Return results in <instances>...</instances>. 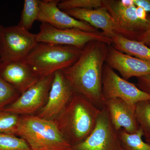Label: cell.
I'll return each mask as SVG.
<instances>
[{
    "label": "cell",
    "mask_w": 150,
    "mask_h": 150,
    "mask_svg": "<svg viewBox=\"0 0 150 150\" xmlns=\"http://www.w3.org/2000/svg\"><path fill=\"white\" fill-rule=\"evenodd\" d=\"M109 46L102 41L89 42L74 64L62 71L74 91L100 109L103 107V71Z\"/></svg>",
    "instance_id": "cell-1"
},
{
    "label": "cell",
    "mask_w": 150,
    "mask_h": 150,
    "mask_svg": "<svg viewBox=\"0 0 150 150\" xmlns=\"http://www.w3.org/2000/svg\"><path fill=\"white\" fill-rule=\"evenodd\" d=\"M101 109L74 92L62 112L64 137L72 146L81 143L93 131Z\"/></svg>",
    "instance_id": "cell-2"
},
{
    "label": "cell",
    "mask_w": 150,
    "mask_h": 150,
    "mask_svg": "<svg viewBox=\"0 0 150 150\" xmlns=\"http://www.w3.org/2000/svg\"><path fill=\"white\" fill-rule=\"evenodd\" d=\"M82 50L72 46L38 43L24 62L40 79L71 66Z\"/></svg>",
    "instance_id": "cell-3"
},
{
    "label": "cell",
    "mask_w": 150,
    "mask_h": 150,
    "mask_svg": "<svg viewBox=\"0 0 150 150\" xmlns=\"http://www.w3.org/2000/svg\"><path fill=\"white\" fill-rule=\"evenodd\" d=\"M16 134L32 150H72V146L53 121L38 116L20 118Z\"/></svg>",
    "instance_id": "cell-4"
},
{
    "label": "cell",
    "mask_w": 150,
    "mask_h": 150,
    "mask_svg": "<svg viewBox=\"0 0 150 150\" xmlns=\"http://www.w3.org/2000/svg\"><path fill=\"white\" fill-rule=\"evenodd\" d=\"M38 43L37 35L18 25L1 27L0 62H24Z\"/></svg>",
    "instance_id": "cell-5"
},
{
    "label": "cell",
    "mask_w": 150,
    "mask_h": 150,
    "mask_svg": "<svg viewBox=\"0 0 150 150\" xmlns=\"http://www.w3.org/2000/svg\"><path fill=\"white\" fill-rule=\"evenodd\" d=\"M36 35L38 43L72 46L82 49L95 40L109 45L112 44V40L100 31L91 32L77 28L58 29L46 23H41L40 31Z\"/></svg>",
    "instance_id": "cell-6"
},
{
    "label": "cell",
    "mask_w": 150,
    "mask_h": 150,
    "mask_svg": "<svg viewBox=\"0 0 150 150\" xmlns=\"http://www.w3.org/2000/svg\"><path fill=\"white\" fill-rule=\"evenodd\" d=\"M103 5L113 19L115 35L139 41L147 29L148 21L137 17L136 6L125 7L120 0H103Z\"/></svg>",
    "instance_id": "cell-7"
},
{
    "label": "cell",
    "mask_w": 150,
    "mask_h": 150,
    "mask_svg": "<svg viewBox=\"0 0 150 150\" xmlns=\"http://www.w3.org/2000/svg\"><path fill=\"white\" fill-rule=\"evenodd\" d=\"M102 97L103 101L120 98L135 106L140 101L149 100L150 94L118 76L105 63L103 71Z\"/></svg>",
    "instance_id": "cell-8"
},
{
    "label": "cell",
    "mask_w": 150,
    "mask_h": 150,
    "mask_svg": "<svg viewBox=\"0 0 150 150\" xmlns=\"http://www.w3.org/2000/svg\"><path fill=\"white\" fill-rule=\"evenodd\" d=\"M72 150H123L118 131L112 125L106 108H101L91 134L83 142L72 146Z\"/></svg>",
    "instance_id": "cell-9"
},
{
    "label": "cell",
    "mask_w": 150,
    "mask_h": 150,
    "mask_svg": "<svg viewBox=\"0 0 150 150\" xmlns=\"http://www.w3.org/2000/svg\"><path fill=\"white\" fill-rule=\"evenodd\" d=\"M53 76L54 74L40 78L3 110L17 115L29 114L36 111L48 98Z\"/></svg>",
    "instance_id": "cell-10"
},
{
    "label": "cell",
    "mask_w": 150,
    "mask_h": 150,
    "mask_svg": "<svg viewBox=\"0 0 150 150\" xmlns=\"http://www.w3.org/2000/svg\"><path fill=\"white\" fill-rule=\"evenodd\" d=\"M74 92L62 71L54 73L47 103L38 116L49 120L62 113Z\"/></svg>",
    "instance_id": "cell-11"
},
{
    "label": "cell",
    "mask_w": 150,
    "mask_h": 150,
    "mask_svg": "<svg viewBox=\"0 0 150 150\" xmlns=\"http://www.w3.org/2000/svg\"><path fill=\"white\" fill-rule=\"evenodd\" d=\"M59 0L40 1L38 21L58 29L77 28L88 32L99 31L85 22L78 20L58 7Z\"/></svg>",
    "instance_id": "cell-12"
},
{
    "label": "cell",
    "mask_w": 150,
    "mask_h": 150,
    "mask_svg": "<svg viewBox=\"0 0 150 150\" xmlns=\"http://www.w3.org/2000/svg\"><path fill=\"white\" fill-rule=\"evenodd\" d=\"M105 64L126 80L150 75V63L118 51L109 46Z\"/></svg>",
    "instance_id": "cell-13"
},
{
    "label": "cell",
    "mask_w": 150,
    "mask_h": 150,
    "mask_svg": "<svg viewBox=\"0 0 150 150\" xmlns=\"http://www.w3.org/2000/svg\"><path fill=\"white\" fill-rule=\"evenodd\" d=\"M111 123L117 131L123 129L133 134L140 129L136 116L135 106H132L120 98H113L103 101Z\"/></svg>",
    "instance_id": "cell-14"
},
{
    "label": "cell",
    "mask_w": 150,
    "mask_h": 150,
    "mask_svg": "<svg viewBox=\"0 0 150 150\" xmlns=\"http://www.w3.org/2000/svg\"><path fill=\"white\" fill-rule=\"evenodd\" d=\"M0 76L21 94L39 79L29 66L21 61L1 62Z\"/></svg>",
    "instance_id": "cell-15"
},
{
    "label": "cell",
    "mask_w": 150,
    "mask_h": 150,
    "mask_svg": "<svg viewBox=\"0 0 150 150\" xmlns=\"http://www.w3.org/2000/svg\"><path fill=\"white\" fill-rule=\"evenodd\" d=\"M65 12L74 18L85 22L101 32L112 40L115 35L114 23L107 9L103 6L95 9H74Z\"/></svg>",
    "instance_id": "cell-16"
},
{
    "label": "cell",
    "mask_w": 150,
    "mask_h": 150,
    "mask_svg": "<svg viewBox=\"0 0 150 150\" xmlns=\"http://www.w3.org/2000/svg\"><path fill=\"white\" fill-rule=\"evenodd\" d=\"M112 40V46L118 51L150 63V48L142 42L118 35H115Z\"/></svg>",
    "instance_id": "cell-17"
},
{
    "label": "cell",
    "mask_w": 150,
    "mask_h": 150,
    "mask_svg": "<svg viewBox=\"0 0 150 150\" xmlns=\"http://www.w3.org/2000/svg\"><path fill=\"white\" fill-rule=\"evenodd\" d=\"M121 145L123 150H150V144L144 142V136L141 128L133 134L127 133L124 129L118 131Z\"/></svg>",
    "instance_id": "cell-18"
},
{
    "label": "cell",
    "mask_w": 150,
    "mask_h": 150,
    "mask_svg": "<svg viewBox=\"0 0 150 150\" xmlns=\"http://www.w3.org/2000/svg\"><path fill=\"white\" fill-rule=\"evenodd\" d=\"M40 3V0H25L18 26L28 30L32 28L38 18Z\"/></svg>",
    "instance_id": "cell-19"
},
{
    "label": "cell",
    "mask_w": 150,
    "mask_h": 150,
    "mask_svg": "<svg viewBox=\"0 0 150 150\" xmlns=\"http://www.w3.org/2000/svg\"><path fill=\"white\" fill-rule=\"evenodd\" d=\"M135 116L144 136L150 138V100L137 103L135 105Z\"/></svg>",
    "instance_id": "cell-20"
},
{
    "label": "cell",
    "mask_w": 150,
    "mask_h": 150,
    "mask_svg": "<svg viewBox=\"0 0 150 150\" xmlns=\"http://www.w3.org/2000/svg\"><path fill=\"white\" fill-rule=\"evenodd\" d=\"M103 6V0H64L58 4L61 10L67 11L74 9H95Z\"/></svg>",
    "instance_id": "cell-21"
},
{
    "label": "cell",
    "mask_w": 150,
    "mask_h": 150,
    "mask_svg": "<svg viewBox=\"0 0 150 150\" xmlns=\"http://www.w3.org/2000/svg\"><path fill=\"white\" fill-rule=\"evenodd\" d=\"M0 150H32L26 141L13 134H0Z\"/></svg>",
    "instance_id": "cell-22"
},
{
    "label": "cell",
    "mask_w": 150,
    "mask_h": 150,
    "mask_svg": "<svg viewBox=\"0 0 150 150\" xmlns=\"http://www.w3.org/2000/svg\"><path fill=\"white\" fill-rule=\"evenodd\" d=\"M20 119L17 114L0 111V134H16Z\"/></svg>",
    "instance_id": "cell-23"
},
{
    "label": "cell",
    "mask_w": 150,
    "mask_h": 150,
    "mask_svg": "<svg viewBox=\"0 0 150 150\" xmlns=\"http://www.w3.org/2000/svg\"><path fill=\"white\" fill-rule=\"evenodd\" d=\"M18 97V91L0 76V111Z\"/></svg>",
    "instance_id": "cell-24"
},
{
    "label": "cell",
    "mask_w": 150,
    "mask_h": 150,
    "mask_svg": "<svg viewBox=\"0 0 150 150\" xmlns=\"http://www.w3.org/2000/svg\"><path fill=\"white\" fill-rule=\"evenodd\" d=\"M137 87L150 94V75L137 78Z\"/></svg>",
    "instance_id": "cell-25"
},
{
    "label": "cell",
    "mask_w": 150,
    "mask_h": 150,
    "mask_svg": "<svg viewBox=\"0 0 150 150\" xmlns=\"http://www.w3.org/2000/svg\"><path fill=\"white\" fill-rule=\"evenodd\" d=\"M147 19L148 27L146 31L142 35L139 40V42L144 43L148 47L150 48V14L148 13Z\"/></svg>",
    "instance_id": "cell-26"
},
{
    "label": "cell",
    "mask_w": 150,
    "mask_h": 150,
    "mask_svg": "<svg viewBox=\"0 0 150 150\" xmlns=\"http://www.w3.org/2000/svg\"><path fill=\"white\" fill-rule=\"evenodd\" d=\"M134 3L136 6L142 7L150 14V0H134Z\"/></svg>",
    "instance_id": "cell-27"
},
{
    "label": "cell",
    "mask_w": 150,
    "mask_h": 150,
    "mask_svg": "<svg viewBox=\"0 0 150 150\" xmlns=\"http://www.w3.org/2000/svg\"><path fill=\"white\" fill-rule=\"evenodd\" d=\"M136 13L137 17L139 19L144 21L147 20L148 13L142 7L136 6Z\"/></svg>",
    "instance_id": "cell-28"
},
{
    "label": "cell",
    "mask_w": 150,
    "mask_h": 150,
    "mask_svg": "<svg viewBox=\"0 0 150 150\" xmlns=\"http://www.w3.org/2000/svg\"><path fill=\"white\" fill-rule=\"evenodd\" d=\"M121 4L126 8L130 7L135 5L134 0H120Z\"/></svg>",
    "instance_id": "cell-29"
},
{
    "label": "cell",
    "mask_w": 150,
    "mask_h": 150,
    "mask_svg": "<svg viewBox=\"0 0 150 150\" xmlns=\"http://www.w3.org/2000/svg\"><path fill=\"white\" fill-rule=\"evenodd\" d=\"M146 140L147 143H148V144H150V139H146Z\"/></svg>",
    "instance_id": "cell-30"
},
{
    "label": "cell",
    "mask_w": 150,
    "mask_h": 150,
    "mask_svg": "<svg viewBox=\"0 0 150 150\" xmlns=\"http://www.w3.org/2000/svg\"><path fill=\"white\" fill-rule=\"evenodd\" d=\"M1 25H0V44H1Z\"/></svg>",
    "instance_id": "cell-31"
},
{
    "label": "cell",
    "mask_w": 150,
    "mask_h": 150,
    "mask_svg": "<svg viewBox=\"0 0 150 150\" xmlns=\"http://www.w3.org/2000/svg\"><path fill=\"white\" fill-rule=\"evenodd\" d=\"M1 62H0V64H1Z\"/></svg>",
    "instance_id": "cell-32"
}]
</instances>
